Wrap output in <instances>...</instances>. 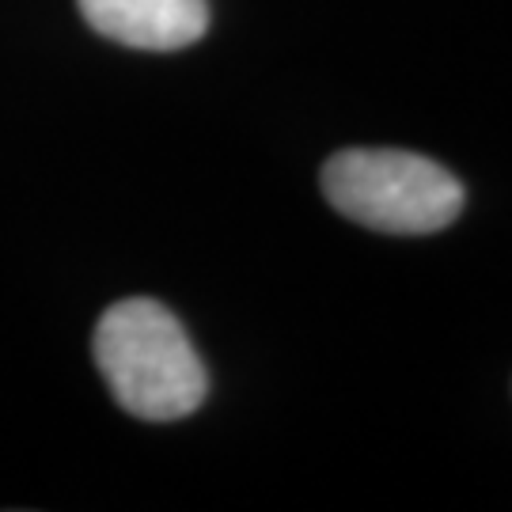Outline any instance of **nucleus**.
Listing matches in <instances>:
<instances>
[{"mask_svg":"<svg viewBox=\"0 0 512 512\" xmlns=\"http://www.w3.org/2000/svg\"><path fill=\"white\" fill-rule=\"evenodd\" d=\"M92 353L110 395L133 418L179 421L209 395L198 349L160 300L129 296L110 304L95 327Z\"/></svg>","mask_w":512,"mask_h":512,"instance_id":"obj_1","label":"nucleus"},{"mask_svg":"<svg viewBox=\"0 0 512 512\" xmlns=\"http://www.w3.org/2000/svg\"><path fill=\"white\" fill-rule=\"evenodd\" d=\"M327 202L372 232L433 236L467 205V190L444 164L406 148H346L323 164Z\"/></svg>","mask_w":512,"mask_h":512,"instance_id":"obj_2","label":"nucleus"},{"mask_svg":"<svg viewBox=\"0 0 512 512\" xmlns=\"http://www.w3.org/2000/svg\"><path fill=\"white\" fill-rule=\"evenodd\" d=\"M88 27L133 50H183L209 31V0H76Z\"/></svg>","mask_w":512,"mask_h":512,"instance_id":"obj_3","label":"nucleus"}]
</instances>
